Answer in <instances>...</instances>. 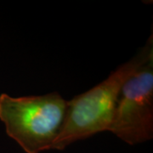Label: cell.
<instances>
[{"label":"cell","instance_id":"6da1fadb","mask_svg":"<svg viewBox=\"0 0 153 153\" xmlns=\"http://www.w3.org/2000/svg\"><path fill=\"white\" fill-rule=\"evenodd\" d=\"M152 58V35L131 60L118 66L89 90L67 100L66 115L52 150L62 151L76 141L109 131L124 82Z\"/></svg>","mask_w":153,"mask_h":153},{"label":"cell","instance_id":"7a4b0ae2","mask_svg":"<svg viewBox=\"0 0 153 153\" xmlns=\"http://www.w3.org/2000/svg\"><path fill=\"white\" fill-rule=\"evenodd\" d=\"M67 100L57 92L13 97L0 94V120L6 134L26 153L52 150L66 115Z\"/></svg>","mask_w":153,"mask_h":153},{"label":"cell","instance_id":"3957f363","mask_svg":"<svg viewBox=\"0 0 153 153\" xmlns=\"http://www.w3.org/2000/svg\"><path fill=\"white\" fill-rule=\"evenodd\" d=\"M109 131L131 146L152 140L153 58L124 82Z\"/></svg>","mask_w":153,"mask_h":153}]
</instances>
